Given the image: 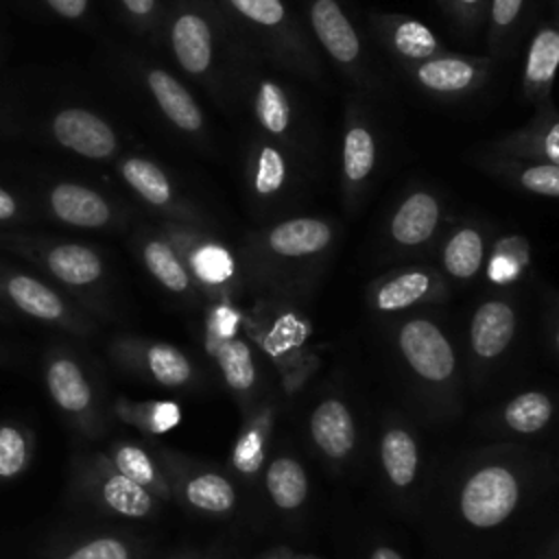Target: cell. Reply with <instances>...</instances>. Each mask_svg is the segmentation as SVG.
<instances>
[{
    "label": "cell",
    "instance_id": "9",
    "mask_svg": "<svg viewBox=\"0 0 559 559\" xmlns=\"http://www.w3.org/2000/svg\"><path fill=\"white\" fill-rule=\"evenodd\" d=\"M308 28L321 50L360 87L371 90L373 79L369 72L362 39L338 0H304Z\"/></svg>",
    "mask_w": 559,
    "mask_h": 559
},
{
    "label": "cell",
    "instance_id": "44",
    "mask_svg": "<svg viewBox=\"0 0 559 559\" xmlns=\"http://www.w3.org/2000/svg\"><path fill=\"white\" fill-rule=\"evenodd\" d=\"M236 323L238 314L229 308H218L207 323V352H212L218 343L236 336Z\"/></svg>",
    "mask_w": 559,
    "mask_h": 559
},
{
    "label": "cell",
    "instance_id": "42",
    "mask_svg": "<svg viewBox=\"0 0 559 559\" xmlns=\"http://www.w3.org/2000/svg\"><path fill=\"white\" fill-rule=\"evenodd\" d=\"M61 559H138V546L122 535H96L70 548Z\"/></svg>",
    "mask_w": 559,
    "mask_h": 559
},
{
    "label": "cell",
    "instance_id": "20",
    "mask_svg": "<svg viewBox=\"0 0 559 559\" xmlns=\"http://www.w3.org/2000/svg\"><path fill=\"white\" fill-rule=\"evenodd\" d=\"M441 223V201L424 188L408 192L389 218L386 236L402 249L413 251L428 245Z\"/></svg>",
    "mask_w": 559,
    "mask_h": 559
},
{
    "label": "cell",
    "instance_id": "31",
    "mask_svg": "<svg viewBox=\"0 0 559 559\" xmlns=\"http://www.w3.org/2000/svg\"><path fill=\"white\" fill-rule=\"evenodd\" d=\"M107 456L116 465V469H120L127 478L153 493L157 500H173V491L159 459L142 445L131 441H114L107 450Z\"/></svg>",
    "mask_w": 559,
    "mask_h": 559
},
{
    "label": "cell",
    "instance_id": "54",
    "mask_svg": "<svg viewBox=\"0 0 559 559\" xmlns=\"http://www.w3.org/2000/svg\"><path fill=\"white\" fill-rule=\"evenodd\" d=\"M552 7H555V15H559V0H552Z\"/></svg>",
    "mask_w": 559,
    "mask_h": 559
},
{
    "label": "cell",
    "instance_id": "27",
    "mask_svg": "<svg viewBox=\"0 0 559 559\" xmlns=\"http://www.w3.org/2000/svg\"><path fill=\"white\" fill-rule=\"evenodd\" d=\"M170 44L179 66L194 76H201L210 70L214 61V37L210 22L194 13H181L170 28Z\"/></svg>",
    "mask_w": 559,
    "mask_h": 559
},
{
    "label": "cell",
    "instance_id": "30",
    "mask_svg": "<svg viewBox=\"0 0 559 559\" xmlns=\"http://www.w3.org/2000/svg\"><path fill=\"white\" fill-rule=\"evenodd\" d=\"M290 183V162L282 144L258 140L249 157V186L260 201L277 199Z\"/></svg>",
    "mask_w": 559,
    "mask_h": 559
},
{
    "label": "cell",
    "instance_id": "4",
    "mask_svg": "<svg viewBox=\"0 0 559 559\" xmlns=\"http://www.w3.org/2000/svg\"><path fill=\"white\" fill-rule=\"evenodd\" d=\"M225 4L282 70L310 81L321 76V59L306 28L284 0H225Z\"/></svg>",
    "mask_w": 559,
    "mask_h": 559
},
{
    "label": "cell",
    "instance_id": "10",
    "mask_svg": "<svg viewBox=\"0 0 559 559\" xmlns=\"http://www.w3.org/2000/svg\"><path fill=\"white\" fill-rule=\"evenodd\" d=\"M378 467L386 489L408 500L421 478V443L408 419L400 413H386L378 432Z\"/></svg>",
    "mask_w": 559,
    "mask_h": 559
},
{
    "label": "cell",
    "instance_id": "23",
    "mask_svg": "<svg viewBox=\"0 0 559 559\" xmlns=\"http://www.w3.org/2000/svg\"><path fill=\"white\" fill-rule=\"evenodd\" d=\"M378 157V142L369 124L356 111H349L343 148H341V183L343 199L352 207L360 199L362 188L367 186Z\"/></svg>",
    "mask_w": 559,
    "mask_h": 559
},
{
    "label": "cell",
    "instance_id": "1",
    "mask_svg": "<svg viewBox=\"0 0 559 559\" xmlns=\"http://www.w3.org/2000/svg\"><path fill=\"white\" fill-rule=\"evenodd\" d=\"M550 472V461L522 443L500 441L472 452L450 489V518L456 531L480 537L504 528Z\"/></svg>",
    "mask_w": 559,
    "mask_h": 559
},
{
    "label": "cell",
    "instance_id": "26",
    "mask_svg": "<svg viewBox=\"0 0 559 559\" xmlns=\"http://www.w3.org/2000/svg\"><path fill=\"white\" fill-rule=\"evenodd\" d=\"M262 480L269 500L284 515L299 513L308 502L310 478L304 463L290 450H280L266 461Z\"/></svg>",
    "mask_w": 559,
    "mask_h": 559
},
{
    "label": "cell",
    "instance_id": "19",
    "mask_svg": "<svg viewBox=\"0 0 559 559\" xmlns=\"http://www.w3.org/2000/svg\"><path fill=\"white\" fill-rule=\"evenodd\" d=\"M369 24L386 50L402 63L413 66L443 52L430 26L397 13H369Z\"/></svg>",
    "mask_w": 559,
    "mask_h": 559
},
{
    "label": "cell",
    "instance_id": "55",
    "mask_svg": "<svg viewBox=\"0 0 559 559\" xmlns=\"http://www.w3.org/2000/svg\"><path fill=\"white\" fill-rule=\"evenodd\" d=\"M542 559H555V557H552V555H550V552H548V550H544V555H542Z\"/></svg>",
    "mask_w": 559,
    "mask_h": 559
},
{
    "label": "cell",
    "instance_id": "33",
    "mask_svg": "<svg viewBox=\"0 0 559 559\" xmlns=\"http://www.w3.org/2000/svg\"><path fill=\"white\" fill-rule=\"evenodd\" d=\"M441 273L456 282L476 277L485 262V236L476 225L456 227L441 247Z\"/></svg>",
    "mask_w": 559,
    "mask_h": 559
},
{
    "label": "cell",
    "instance_id": "41",
    "mask_svg": "<svg viewBox=\"0 0 559 559\" xmlns=\"http://www.w3.org/2000/svg\"><path fill=\"white\" fill-rule=\"evenodd\" d=\"M526 0H489V22H487V44L491 55H500L520 24Z\"/></svg>",
    "mask_w": 559,
    "mask_h": 559
},
{
    "label": "cell",
    "instance_id": "8",
    "mask_svg": "<svg viewBox=\"0 0 559 559\" xmlns=\"http://www.w3.org/2000/svg\"><path fill=\"white\" fill-rule=\"evenodd\" d=\"M44 378L52 404L68 424L87 439H100L107 430V419L83 367L70 354L52 352L46 360Z\"/></svg>",
    "mask_w": 559,
    "mask_h": 559
},
{
    "label": "cell",
    "instance_id": "50",
    "mask_svg": "<svg viewBox=\"0 0 559 559\" xmlns=\"http://www.w3.org/2000/svg\"><path fill=\"white\" fill-rule=\"evenodd\" d=\"M258 559H297V552L290 550L288 546H277V548L262 552Z\"/></svg>",
    "mask_w": 559,
    "mask_h": 559
},
{
    "label": "cell",
    "instance_id": "43",
    "mask_svg": "<svg viewBox=\"0 0 559 559\" xmlns=\"http://www.w3.org/2000/svg\"><path fill=\"white\" fill-rule=\"evenodd\" d=\"M489 0H448L445 11L463 31H474L485 20Z\"/></svg>",
    "mask_w": 559,
    "mask_h": 559
},
{
    "label": "cell",
    "instance_id": "3",
    "mask_svg": "<svg viewBox=\"0 0 559 559\" xmlns=\"http://www.w3.org/2000/svg\"><path fill=\"white\" fill-rule=\"evenodd\" d=\"M393 347L417 395L435 413L456 415L461 371L445 330L430 317H408L395 325Z\"/></svg>",
    "mask_w": 559,
    "mask_h": 559
},
{
    "label": "cell",
    "instance_id": "16",
    "mask_svg": "<svg viewBox=\"0 0 559 559\" xmlns=\"http://www.w3.org/2000/svg\"><path fill=\"white\" fill-rule=\"evenodd\" d=\"M114 358L135 373L166 389L190 386L197 378L192 360L175 345L120 341L114 347Z\"/></svg>",
    "mask_w": 559,
    "mask_h": 559
},
{
    "label": "cell",
    "instance_id": "18",
    "mask_svg": "<svg viewBox=\"0 0 559 559\" xmlns=\"http://www.w3.org/2000/svg\"><path fill=\"white\" fill-rule=\"evenodd\" d=\"M493 153L559 166V111L555 103H544L528 124L496 140Z\"/></svg>",
    "mask_w": 559,
    "mask_h": 559
},
{
    "label": "cell",
    "instance_id": "36",
    "mask_svg": "<svg viewBox=\"0 0 559 559\" xmlns=\"http://www.w3.org/2000/svg\"><path fill=\"white\" fill-rule=\"evenodd\" d=\"M48 269L68 286H87L103 275L100 258L83 245H59L50 249Z\"/></svg>",
    "mask_w": 559,
    "mask_h": 559
},
{
    "label": "cell",
    "instance_id": "29",
    "mask_svg": "<svg viewBox=\"0 0 559 559\" xmlns=\"http://www.w3.org/2000/svg\"><path fill=\"white\" fill-rule=\"evenodd\" d=\"M4 293L11 299V304L17 310L26 312L28 317H35V319L48 321V323H61V325L79 328L76 319L68 312V308L61 301V297L52 288H48L46 284L35 280V277L13 275L7 282Z\"/></svg>",
    "mask_w": 559,
    "mask_h": 559
},
{
    "label": "cell",
    "instance_id": "7",
    "mask_svg": "<svg viewBox=\"0 0 559 559\" xmlns=\"http://www.w3.org/2000/svg\"><path fill=\"white\" fill-rule=\"evenodd\" d=\"M74 485L85 498L118 518L142 520L157 511L159 500L116 469L107 452L83 454L74 465Z\"/></svg>",
    "mask_w": 559,
    "mask_h": 559
},
{
    "label": "cell",
    "instance_id": "57",
    "mask_svg": "<svg viewBox=\"0 0 559 559\" xmlns=\"http://www.w3.org/2000/svg\"><path fill=\"white\" fill-rule=\"evenodd\" d=\"M175 559H197V557H175Z\"/></svg>",
    "mask_w": 559,
    "mask_h": 559
},
{
    "label": "cell",
    "instance_id": "12",
    "mask_svg": "<svg viewBox=\"0 0 559 559\" xmlns=\"http://www.w3.org/2000/svg\"><path fill=\"white\" fill-rule=\"evenodd\" d=\"M448 297L443 273L428 264H413L376 277L367 288V304L380 314H397Z\"/></svg>",
    "mask_w": 559,
    "mask_h": 559
},
{
    "label": "cell",
    "instance_id": "40",
    "mask_svg": "<svg viewBox=\"0 0 559 559\" xmlns=\"http://www.w3.org/2000/svg\"><path fill=\"white\" fill-rule=\"evenodd\" d=\"M144 264L151 275L173 293H186L190 288V273L177 258L175 249L162 240H151L144 247Z\"/></svg>",
    "mask_w": 559,
    "mask_h": 559
},
{
    "label": "cell",
    "instance_id": "17",
    "mask_svg": "<svg viewBox=\"0 0 559 559\" xmlns=\"http://www.w3.org/2000/svg\"><path fill=\"white\" fill-rule=\"evenodd\" d=\"M275 419L277 404L273 400L260 402L247 417H242V426L229 452V465L234 474L247 483H253L262 476V469L269 461V443L273 437Z\"/></svg>",
    "mask_w": 559,
    "mask_h": 559
},
{
    "label": "cell",
    "instance_id": "32",
    "mask_svg": "<svg viewBox=\"0 0 559 559\" xmlns=\"http://www.w3.org/2000/svg\"><path fill=\"white\" fill-rule=\"evenodd\" d=\"M50 207L57 218L76 227H100L111 216L107 201L98 192L68 181L52 188Z\"/></svg>",
    "mask_w": 559,
    "mask_h": 559
},
{
    "label": "cell",
    "instance_id": "51",
    "mask_svg": "<svg viewBox=\"0 0 559 559\" xmlns=\"http://www.w3.org/2000/svg\"><path fill=\"white\" fill-rule=\"evenodd\" d=\"M546 550H548L555 559H559V531L552 535V539H550V544L546 546Z\"/></svg>",
    "mask_w": 559,
    "mask_h": 559
},
{
    "label": "cell",
    "instance_id": "22",
    "mask_svg": "<svg viewBox=\"0 0 559 559\" xmlns=\"http://www.w3.org/2000/svg\"><path fill=\"white\" fill-rule=\"evenodd\" d=\"M251 111L260 129L282 146H297V109L290 92L273 76H258L251 90Z\"/></svg>",
    "mask_w": 559,
    "mask_h": 559
},
{
    "label": "cell",
    "instance_id": "56",
    "mask_svg": "<svg viewBox=\"0 0 559 559\" xmlns=\"http://www.w3.org/2000/svg\"><path fill=\"white\" fill-rule=\"evenodd\" d=\"M439 4L445 9V4H448V0H439Z\"/></svg>",
    "mask_w": 559,
    "mask_h": 559
},
{
    "label": "cell",
    "instance_id": "47",
    "mask_svg": "<svg viewBox=\"0 0 559 559\" xmlns=\"http://www.w3.org/2000/svg\"><path fill=\"white\" fill-rule=\"evenodd\" d=\"M367 559H404L395 546L389 544H373L367 552Z\"/></svg>",
    "mask_w": 559,
    "mask_h": 559
},
{
    "label": "cell",
    "instance_id": "28",
    "mask_svg": "<svg viewBox=\"0 0 559 559\" xmlns=\"http://www.w3.org/2000/svg\"><path fill=\"white\" fill-rule=\"evenodd\" d=\"M478 164L493 177H500L520 190L559 199V166L555 164L513 159L504 155L483 157Z\"/></svg>",
    "mask_w": 559,
    "mask_h": 559
},
{
    "label": "cell",
    "instance_id": "34",
    "mask_svg": "<svg viewBox=\"0 0 559 559\" xmlns=\"http://www.w3.org/2000/svg\"><path fill=\"white\" fill-rule=\"evenodd\" d=\"M148 87L157 105L175 127L188 133L203 129V114L199 105L194 103L192 94L175 76H170L164 70H151Z\"/></svg>",
    "mask_w": 559,
    "mask_h": 559
},
{
    "label": "cell",
    "instance_id": "38",
    "mask_svg": "<svg viewBox=\"0 0 559 559\" xmlns=\"http://www.w3.org/2000/svg\"><path fill=\"white\" fill-rule=\"evenodd\" d=\"M35 456L33 432L15 421L0 424V483L22 476Z\"/></svg>",
    "mask_w": 559,
    "mask_h": 559
},
{
    "label": "cell",
    "instance_id": "52",
    "mask_svg": "<svg viewBox=\"0 0 559 559\" xmlns=\"http://www.w3.org/2000/svg\"><path fill=\"white\" fill-rule=\"evenodd\" d=\"M297 559H321V557H317V555H310V552H301V555H297Z\"/></svg>",
    "mask_w": 559,
    "mask_h": 559
},
{
    "label": "cell",
    "instance_id": "48",
    "mask_svg": "<svg viewBox=\"0 0 559 559\" xmlns=\"http://www.w3.org/2000/svg\"><path fill=\"white\" fill-rule=\"evenodd\" d=\"M15 212H17L15 199L4 188H0V221H7L11 216H15Z\"/></svg>",
    "mask_w": 559,
    "mask_h": 559
},
{
    "label": "cell",
    "instance_id": "13",
    "mask_svg": "<svg viewBox=\"0 0 559 559\" xmlns=\"http://www.w3.org/2000/svg\"><path fill=\"white\" fill-rule=\"evenodd\" d=\"M306 435L317 456L334 467H345L358 448V426L349 404L341 395H323L310 408Z\"/></svg>",
    "mask_w": 559,
    "mask_h": 559
},
{
    "label": "cell",
    "instance_id": "35",
    "mask_svg": "<svg viewBox=\"0 0 559 559\" xmlns=\"http://www.w3.org/2000/svg\"><path fill=\"white\" fill-rule=\"evenodd\" d=\"M111 415L118 421L153 437L173 430L181 421V408L170 400L116 397L111 406Z\"/></svg>",
    "mask_w": 559,
    "mask_h": 559
},
{
    "label": "cell",
    "instance_id": "45",
    "mask_svg": "<svg viewBox=\"0 0 559 559\" xmlns=\"http://www.w3.org/2000/svg\"><path fill=\"white\" fill-rule=\"evenodd\" d=\"M59 15L79 17L87 9V0H46Z\"/></svg>",
    "mask_w": 559,
    "mask_h": 559
},
{
    "label": "cell",
    "instance_id": "21",
    "mask_svg": "<svg viewBox=\"0 0 559 559\" xmlns=\"http://www.w3.org/2000/svg\"><path fill=\"white\" fill-rule=\"evenodd\" d=\"M559 70V15L544 22L531 37L522 70V94L535 107L552 100V83Z\"/></svg>",
    "mask_w": 559,
    "mask_h": 559
},
{
    "label": "cell",
    "instance_id": "15",
    "mask_svg": "<svg viewBox=\"0 0 559 559\" xmlns=\"http://www.w3.org/2000/svg\"><path fill=\"white\" fill-rule=\"evenodd\" d=\"M559 415V400L544 389H526L493 406L483 424L491 435L507 441L535 439L544 435Z\"/></svg>",
    "mask_w": 559,
    "mask_h": 559
},
{
    "label": "cell",
    "instance_id": "2",
    "mask_svg": "<svg viewBox=\"0 0 559 559\" xmlns=\"http://www.w3.org/2000/svg\"><path fill=\"white\" fill-rule=\"evenodd\" d=\"M334 227L319 216H295L280 221L253 238L258 275L280 295L301 293L323 264Z\"/></svg>",
    "mask_w": 559,
    "mask_h": 559
},
{
    "label": "cell",
    "instance_id": "6",
    "mask_svg": "<svg viewBox=\"0 0 559 559\" xmlns=\"http://www.w3.org/2000/svg\"><path fill=\"white\" fill-rule=\"evenodd\" d=\"M157 459L168 478L173 498L183 507L212 518H225L238 507L236 485L223 469L175 450H162Z\"/></svg>",
    "mask_w": 559,
    "mask_h": 559
},
{
    "label": "cell",
    "instance_id": "39",
    "mask_svg": "<svg viewBox=\"0 0 559 559\" xmlns=\"http://www.w3.org/2000/svg\"><path fill=\"white\" fill-rule=\"evenodd\" d=\"M120 173L124 181L148 203L153 205H166L173 197V188L168 177L159 166H155L148 159L142 157H129L122 162Z\"/></svg>",
    "mask_w": 559,
    "mask_h": 559
},
{
    "label": "cell",
    "instance_id": "49",
    "mask_svg": "<svg viewBox=\"0 0 559 559\" xmlns=\"http://www.w3.org/2000/svg\"><path fill=\"white\" fill-rule=\"evenodd\" d=\"M122 2H124V7H127L131 13H135V15H146V13H151L153 7H155V0H122Z\"/></svg>",
    "mask_w": 559,
    "mask_h": 559
},
{
    "label": "cell",
    "instance_id": "11",
    "mask_svg": "<svg viewBox=\"0 0 559 559\" xmlns=\"http://www.w3.org/2000/svg\"><path fill=\"white\" fill-rule=\"evenodd\" d=\"M518 310L504 297H491L476 306L467 328L472 378L478 384L509 352L518 334Z\"/></svg>",
    "mask_w": 559,
    "mask_h": 559
},
{
    "label": "cell",
    "instance_id": "24",
    "mask_svg": "<svg viewBox=\"0 0 559 559\" xmlns=\"http://www.w3.org/2000/svg\"><path fill=\"white\" fill-rule=\"evenodd\" d=\"M57 142L83 157L103 159L116 151L114 129L87 109H63L52 120Z\"/></svg>",
    "mask_w": 559,
    "mask_h": 559
},
{
    "label": "cell",
    "instance_id": "46",
    "mask_svg": "<svg viewBox=\"0 0 559 559\" xmlns=\"http://www.w3.org/2000/svg\"><path fill=\"white\" fill-rule=\"evenodd\" d=\"M546 336L552 354L559 358V312L550 308V314L546 317Z\"/></svg>",
    "mask_w": 559,
    "mask_h": 559
},
{
    "label": "cell",
    "instance_id": "5",
    "mask_svg": "<svg viewBox=\"0 0 559 559\" xmlns=\"http://www.w3.org/2000/svg\"><path fill=\"white\" fill-rule=\"evenodd\" d=\"M249 334L280 373L286 393H297L319 367L308 321L290 308H271L249 319Z\"/></svg>",
    "mask_w": 559,
    "mask_h": 559
},
{
    "label": "cell",
    "instance_id": "37",
    "mask_svg": "<svg viewBox=\"0 0 559 559\" xmlns=\"http://www.w3.org/2000/svg\"><path fill=\"white\" fill-rule=\"evenodd\" d=\"M192 275L210 290H225L236 277L234 255L214 240H201L188 251Z\"/></svg>",
    "mask_w": 559,
    "mask_h": 559
},
{
    "label": "cell",
    "instance_id": "25",
    "mask_svg": "<svg viewBox=\"0 0 559 559\" xmlns=\"http://www.w3.org/2000/svg\"><path fill=\"white\" fill-rule=\"evenodd\" d=\"M212 356L218 365L225 386L234 395L242 417H247L260 404V402H255L260 371H258V362H255L251 345L238 336H231V338L218 343L212 349Z\"/></svg>",
    "mask_w": 559,
    "mask_h": 559
},
{
    "label": "cell",
    "instance_id": "53",
    "mask_svg": "<svg viewBox=\"0 0 559 559\" xmlns=\"http://www.w3.org/2000/svg\"><path fill=\"white\" fill-rule=\"evenodd\" d=\"M552 310L559 312V295H555V299H552Z\"/></svg>",
    "mask_w": 559,
    "mask_h": 559
},
{
    "label": "cell",
    "instance_id": "14",
    "mask_svg": "<svg viewBox=\"0 0 559 559\" xmlns=\"http://www.w3.org/2000/svg\"><path fill=\"white\" fill-rule=\"evenodd\" d=\"M408 76L428 94L461 98L480 90L491 72V57L439 52L426 61L404 66Z\"/></svg>",
    "mask_w": 559,
    "mask_h": 559
}]
</instances>
